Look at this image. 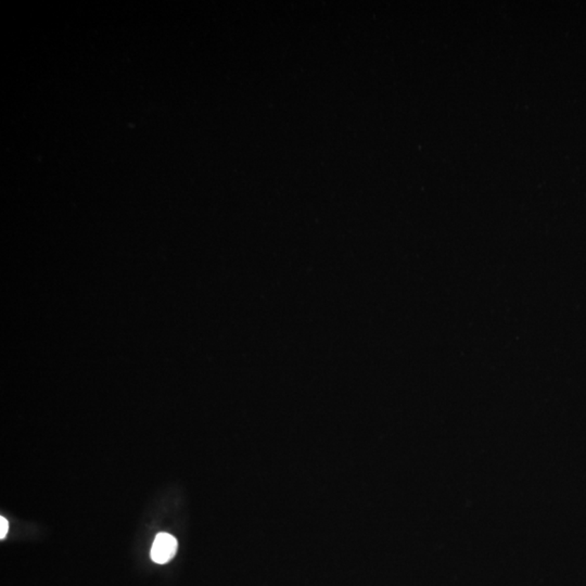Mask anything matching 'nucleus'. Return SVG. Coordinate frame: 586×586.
I'll use <instances>...</instances> for the list:
<instances>
[{"instance_id": "nucleus-1", "label": "nucleus", "mask_w": 586, "mask_h": 586, "mask_svg": "<svg viewBox=\"0 0 586 586\" xmlns=\"http://www.w3.org/2000/svg\"><path fill=\"white\" fill-rule=\"evenodd\" d=\"M179 547L177 539L169 533H159L151 547V559L155 563L165 565L174 558Z\"/></svg>"}, {"instance_id": "nucleus-2", "label": "nucleus", "mask_w": 586, "mask_h": 586, "mask_svg": "<svg viewBox=\"0 0 586 586\" xmlns=\"http://www.w3.org/2000/svg\"><path fill=\"white\" fill-rule=\"evenodd\" d=\"M8 529H9V523L7 519L0 517V539H4L7 537Z\"/></svg>"}]
</instances>
